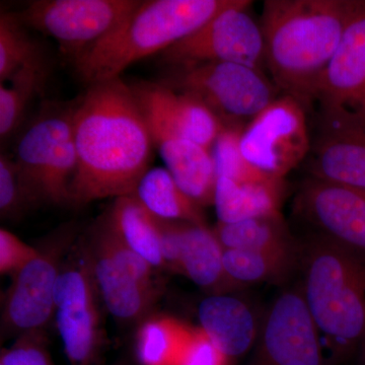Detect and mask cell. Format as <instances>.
<instances>
[{
  "label": "cell",
  "instance_id": "cell-1",
  "mask_svg": "<svg viewBox=\"0 0 365 365\" xmlns=\"http://www.w3.org/2000/svg\"><path fill=\"white\" fill-rule=\"evenodd\" d=\"M72 124L78 167L69 203L135 193L155 146L131 86L120 78L88 86L73 105Z\"/></svg>",
  "mask_w": 365,
  "mask_h": 365
},
{
  "label": "cell",
  "instance_id": "cell-2",
  "mask_svg": "<svg viewBox=\"0 0 365 365\" xmlns=\"http://www.w3.org/2000/svg\"><path fill=\"white\" fill-rule=\"evenodd\" d=\"M356 0H267L261 28L274 85L309 107Z\"/></svg>",
  "mask_w": 365,
  "mask_h": 365
},
{
  "label": "cell",
  "instance_id": "cell-3",
  "mask_svg": "<svg viewBox=\"0 0 365 365\" xmlns=\"http://www.w3.org/2000/svg\"><path fill=\"white\" fill-rule=\"evenodd\" d=\"M304 302L338 362L365 343V258L314 234L300 242Z\"/></svg>",
  "mask_w": 365,
  "mask_h": 365
},
{
  "label": "cell",
  "instance_id": "cell-4",
  "mask_svg": "<svg viewBox=\"0 0 365 365\" xmlns=\"http://www.w3.org/2000/svg\"><path fill=\"white\" fill-rule=\"evenodd\" d=\"M237 0H148L111 33L72 60L88 86L120 78L139 60L165 52Z\"/></svg>",
  "mask_w": 365,
  "mask_h": 365
},
{
  "label": "cell",
  "instance_id": "cell-5",
  "mask_svg": "<svg viewBox=\"0 0 365 365\" xmlns=\"http://www.w3.org/2000/svg\"><path fill=\"white\" fill-rule=\"evenodd\" d=\"M160 83L200 101L225 126L242 128L274 102L279 91L262 71L232 62L174 66Z\"/></svg>",
  "mask_w": 365,
  "mask_h": 365
},
{
  "label": "cell",
  "instance_id": "cell-6",
  "mask_svg": "<svg viewBox=\"0 0 365 365\" xmlns=\"http://www.w3.org/2000/svg\"><path fill=\"white\" fill-rule=\"evenodd\" d=\"M72 112L73 106L42 111L19 140L14 160L32 202H71L78 167Z\"/></svg>",
  "mask_w": 365,
  "mask_h": 365
},
{
  "label": "cell",
  "instance_id": "cell-7",
  "mask_svg": "<svg viewBox=\"0 0 365 365\" xmlns=\"http://www.w3.org/2000/svg\"><path fill=\"white\" fill-rule=\"evenodd\" d=\"M322 131H365V1L356 0L337 52L313 96Z\"/></svg>",
  "mask_w": 365,
  "mask_h": 365
},
{
  "label": "cell",
  "instance_id": "cell-8",
  "mask_svg": "<svg viewBox=\"0 0 365 365\" xmlns=\"http://www.w3.org/2000/svg\"><path fill=\"white\" fill-rule=\"evenodd\" d=\"M140 0H38L18 14L21 23L54 38L71 60L112 32Z\"/></svg>",
  "mask_w": 365,
  "mask_h": 365
},
{
  "label": "cell",
  "instance_id": "cell-9",
  "mask_svg": "<svg viewBox=\"0 0 365 365\" xmlns=\"http://www.w3.org/2000/svg\"><path fill=\"white\" fill-rule=\"evenodd\" d=\"M306 110L292 96L276 98L242 132L246 160L269 176L284 179L312 150Z\"/></svg>",
  "mask_w": 365,
  "mask_h": 365
},
{
  "label": "cell",
  "instance_id": "cell-10",
  "mask_svg": "<svg viewBox=\"0 0 365 365\" xmlns=\"http://www.w3.org/2000/svg\"><path fill=\"white\" fill-rule=\"evenodd\" d=\"M252 1L237 0L197 30L162 53L170 66L197 62H232L262 71L265 44L260 24L248 9Z\"/></svg>",
  "mask_w": 365,
  "mask_h": 365
},
{
  "label": "cell",
  "instance_id": "cell-11",
  "mask_svg": "<svg viewBox=\"0 0 365 365\" xmlns=\"http://www.w3.org/2000/svg\"><path fill=\"white\" fill-rule=\"evenodd\" d=\"M250 365H328L300 285L281 292L262 317Z\"/></svg>",
  "mask_w": 365,
  "mask_h": 365
},
{
  "label": "cell",
  "instance_id": "cell-12",
  "mask_svg": "<svg viewBox=\"0 0 365 365\" xmlns=\"http://www.w3.org/2000/svg\"><path fill=\"white\" fill-rule=\"evenodd\" d=\"M98 290L85 252L76 265L60 271L55 285L56 325L71 365H91L101 339Z\"/></svg>",
  "mask_w": 365,
  "mask_h": 365
},
{
  "label": "cell",
  "instance_id": "cell-13",
  "mask_svg": "<svg viewBox=\"0 0 365 365\" xmlns=\"http://www.w3.org/2000/svg\"><path fill=\"white\" fill-rule=\"evenodd\" d=\"M294 210L317 235L365 258L364 190L309 178L297 192Z\"/></svg>",
  "mask_w": 365,
  "mask_h": 365
},
{
  "label": "cell",
  "instance_id": "cell-14",
  "mask_svg": "<svg viewBox=\"0 0 365 365\" xmlns=\"http://www.w3.org/2000/svg\"><path fill=\"white\" fill-rule=\"evenodd\" d=\"M134 93V91H133ZM143 110L153 146L182 191L199 205L215 203L216 177L211 151L180 134L145 98L134 93Z\"/></svg>",
  "mask_w": 365,
  "mask_h": 365
},
{
  "label": "cell",
  "instance_id": "cell-15",
  "mask_svg": "<svg viewBox=\"0 0 365 365\" xmlns=\"http://www.w3.org/2000/svg\"><path fill=\"white\" fill-rule=\"evenodd\" d=\"M55 255L41 252L14 276L4 312V324L13 332L41 330L55 313V285L60 273Z\"/></svg>",
  "mask_w": 365,
  "mask_h": 365
},
{
  "label": "cell",
  "instance_id": "cell-16",
  "mask_svg": "<svg viewBox=\"0 0 365 365\" xmlns=\"http://www.w3.org/2000/svg\"><path fill=\"white\" fill-rule=\"evenodd\" d=\"M198 318L204 333L230 360L246 354L260 332L262 318L245 300L227 294L203 299Z\"/></svg>",
  "mask_w": 365,
  "mask_h": 365
},
{
  "label": "cell",
  "instance_id": "cell-17",
  "mask_svg": "<svg viewBox=\"0 0 365 365\" xmlns=\"http://www.w3.org/2000/svg\"><path fill=\"white\" fill-rule=\"evenodd\" d=\"M130 86L134 93L155 106L180 134L211 151L225 126L207 106L162 83H140Z\"/></svg>",
  "mask_w": 365,
  "mask_h": 365
},
{
  "label": "cell",
  "instance_id": "cell-18",
  "mask_svg": "<svg viewBox=\"0 0 365 365\" xmlns=\"http://www.w3.org/2000/svg\"><path fill=\"white\" fill-rule=\"evenodd\" d=\"M86 254L98 294L109 313L123 323L143 318L157 299L158 292L137 282L95 242Z\"/></svg>",
  "mask_w": 365,
  "mask_h": 365
},
{
  "label": "cell",
  "instance_id": "cell-19",
  "mask_svg": "<svg viewBox=\"0 0 365 365\" xmlns=\"http://www.w3.org/2000/svg\"><path fill=\"white\" fill-rule=\"evenodd\" d=\"M312 151L309 178L365 191V131H322Z\"/></svg>",
  "mask_w": 365,
  "mask_h": 365
},
{
  "label": "cell",
  "instance_id": "cell-20",
  "mask_svg": "<svg viewBox=\"0 0 365 365\" xmlns=\"http://www.w3.org/2000/svg\"><path fill=\"white\" fill-rule=\"evenodd\" d=\"M222 244L206 225L181 222V272L211 294H225L240 287L223 266Z\"/></svg>",
  "mask_w": 365,
  "mask_h": 365
},
{
  "label": "cell",
  "instance_id": "cell-21",
  "mask_svg": "<svg viewBox=\"0 0 365 365\" xmlns=\"http://www.w3.org/2000/svg\"><path fill=\"white\" fill-rule=\"evenodd\" d=\"M284 179L237 182L225 177L216 180L215 206L220 223H235L281 215Z\"/></svg>",
  "mask_w": 365,
  "mask_h": 365
},
{
  "label": "cell",
  "instance_id": "cell-22",
  "mask_svg": "<svg viewBox=\"0 0 365 365\" xmlns=\"http://www.w3.org/2000/svg\"><path fill=\"white\" fill-rule=\"evenodd\" d=\"M125 244L153 268H165L157 218L151 215L135 194L118 197L109 213L105 216Z\"/></svg>",
  "mask_w": 365,
  "mask_h": 365
},
{
  "label": "cell",
  "instance_id": "cell-23",
  "mask_svg": "<svg viewBox=\"0 0 365 365\" xmlns=\"http://www.w3.org/2000/svg\"><path fill=\"white\" fill-rule=\"evenodd\" d=\"M134 194L144 207L157 217L206 225L202 206L182 191L167 169L148 170Z\"/></svg>",
  "mask_w": 365,
  "mask_h": 365
},
{
  "label": "cell",
  "instance_id": "cell-24",
  "mask_svg": "<svg viewBox=\"0 0 365 365\" xmlns=\"http://www.w3.org/2000/svg\"><path fill=\"white\" fill-rule=\"evenodd\" d=\"M299 247L294 250L253 251L225 249L223 266L232 282L240 288L262 282L285 279L299 265Z\"/></svg>",
  "mask_w": 365,
  "mask_h": 365
},
{
  "label": "cell",
  "instance_id": "cell-25",
  "mask_svg": "<svg viewBox=\"0 0 365 365\" xmlns=\"http://www.w3.org/2000/svg\"><path fill=\"white\" fill-rule=\"evenodd\" d=\"M193 328L169 316H155L136 334V355L141 365H179Z\"/></svg>",
  "mask_w": 365,
  "mask_h": 365
},
{
  "label": "cell",
  "instance_id": "cell-26",
  "mask_svg": "<svg viewBox=\"0 0 365 365\" xmlns=\"http://www.w3.org/2000/svg\"><path fill=\"white\" fill-rule=\"evenodd\" d=\"M213 232L223 249L278 251L299 247L281 215L235 223L218 222Z\"/></svg>",
  "mask_w": 365,
  "mask_h": 365
},
{
  "label": "cell",
  "instance_id": "cell-27",
  "mask_svg": "<svg viewBox=\"0 0 365 365\" xmlns=\"http://www.w3.org/2000/svg\"><path fill=\"white\" fill-rule=\"evenodd\" d=\"M47 67L42 57L29 62L0 86V136L4 141L20 125L26 108L45 83Z\"/></svg>",
  "mask_w": 365,
  "mask_h": 365
},
{
  "label": "cell",
  "instance_id": "cell-28",
  "mask_svg": "<svg viewBox=\"0 0 365 365\" xmlns=\"http://www.w3.org/2000/svg\"><path fill=\"white\" fill-rule=\"evenodd\" d=\"M242 127L225 126L212 148L216 177H225L237 182H259L275 179L252 165L242 153ZM278 179V178H276Z\"/></svg>",
  "mask_w": 365,
  "mask_h": 365
},
{
  "label": "cell",
  "instance_id": "cell-29",
  "mask_svg": "<svg viewBox=\"0 0 365 365\" xmlns=\"http://www.w3.org/2000/svg\"><path fill=\"white\" fill-rule=\"evenodd\" d=\"M37 44L26 34L18 14L0 16V81L6 83L19 69L42 57Z\"/></svg>",
  "mask_w": 365,
  "mask_h": 365
},
{
  "label": "cell",
  "instance_id": "cell-30",
  "mask_svg": "<svg viewBox=\"0 0 365 365\" xmlns=\"http://www.w3.org/2000/svg\"><path fill=\"white\" fill-rule=\"evenodd\" d=\"M93 241L104 249L113 260L117 262L120 267L124 269L137 282L144 287L158 292L153 273L155 268L125 244L106 217L95 228Z\"/></svg>",
  "mask_w": 365,
  "mask_h": 365
},
{
  "label": "cell",
  "instance_id": "cell-31",
  "mask_svg": "<svg viewBox=\"0 0 365 365\" xmlns=\"http://www.w3.org/2000/svg\"><path fill=\"white\" fill-rule=\"evenodd\" d=\"M32 202L14 160L0 158V211L2 217H13L26 203Z\"/></svg>",
  "mask_w": 365,
  "mask_h": 365
},
{
  "label": "cell",
  "instance_id": "cell-32",
  "mask_svg": "<svg viewBox=\"0 0 365 365\" xmlns=\"http://www.w3.org/2000/svg\"><path fill=\"white\" fill-rule=\"evenodd\" d=\"M0 365H51L40 330L21 334L20 339L2 351Z\"/></svg>",
  "mask_w": 365,
  "mask_h": 365
},
{
  "label": "cell",
  "instance_id": "cell-33",
  "mask_svg": "<svg viewBox=\"0 0 365 365\" xmlns=\"http://www.w3.org/2000/svg\"><path fill=\"white\" fill-rule=\"evenodd\" d=\"M41 254L4 228L0 230V272L16 275L21 269Z\"/></svg>",
  "mask_w": 365,
  "mask_h": 365
},
{
  "label": "cell",
  "instance_id": "cell-34",
  "mask_svg": "<svg viewBox=\"0 0 365 365\" xmlns=\"http://www.w3.org/2000/svg\"><path fill=\"white\" fill-rule=\"evenodd\" d=\"M230 359L212 342L202 329L193 328L179 365H230Z\"/></svg>",
  "mask_w": 365,
  "mask_h": 365
},
{
  "label": "cell",
  "instance_id": "cell-35",
  "mask_svg": "<svg viewBox=\"0 0 365 365\" xmlns=\"http://www.w3.org/2000/svg\"><path fill=\"white\" fill-rule=\"evenodd\" d=\"M160 252L165 269L181 272V222L157 217Z\"/></svg>",
  "mask_w": 365,
  "mask_h": 365
},
{
  "label": "cell",
  "instance_id": "cell-36",
  "mask_svg": "<svg viewBox=\"0 0 365 365\" xmlns=\"http://www.w3.org/2000/svg\"><path fill=\"white\" fill-rule=\"evenodd\" d=\"M356 364L355 365H365V343L360 347L359 352H357Z\"/></svg>",
  "mask_w": 365,
  "mask_h": 365
}]
</instances>
